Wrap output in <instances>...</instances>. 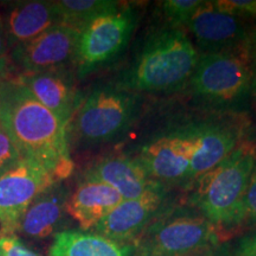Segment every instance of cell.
Here are the masks:
<instances>
[{"mask_svg":"<svg viewBox=\"0 0 256 256\" xmlns=\"http://www.w3.org/2000/svg\"><path fill=\"white\" fill-rule=\"evenodd\" d=\"M0 124L22 156L46 168L57 183L72 174L68 126L16 80L0 86Z\"/></svg>","mask_w":256,"mask_h":256,"instance_id":"1","label":"cell"},{"mask_svg":"<svg viewBox=\"0 0 256 256\" xmlns=\"http://www.w3.org/2000/svg\"><path fill=\"white\" fill-rule=\"evenodd\" d=\"M256 165V142L244 139L228 158L194 182L192 206L218 232H236L238 211Z\"/></svg>","mask_w":256,"mask_h":256,"instance_id":"2","label":"cell"},{"mask_svg":"<svg viewBox=\"0 0 256 256\" xmlns=\"http://www.w3.org/2000/svg\"><path fill=\"white\" fill-rule=\"evenodd\" d=\"M200 54L183 31L171 28L153 34L136 62L124 72V89L146 92L174 90L190 81Z\"/></svg>","mask_w":256,"mask_h":256,"instance_id":"3","label":"cell"},{"mask_svg":"<svg viewBox=\"0 0 256 256\" xmlns=\"http://www.w3.org/2000/svg\"><path fill=\"white\" fill-rule=\"evenodd\" d=\"M222 241L202 215L172 214L156 220L134 242V256H194Z\"/></svg>","mask_w":256,"mask_h":256,"instance_id":"4","label":"cell"},{"mask_svg":"<svg viewBox=\"0 0 256 256\" xmlns=\"http://www.w3.org/2000/svg\"><path fill=\"white\" fill-rule=\"evenodd\" d=\"M252 43L200 56L190 83L194 92L218 104L238 101L252 89Z\"/></svg>","mask_w":256,"mask_h":256,"instance_id":"5","label":"cell"},{"mask_svg":"<svg viewBox=\"0 0 256 256\" xmlns=\"http://www.w3.org/2000/svg\"><path fill=\"white\" fill-rule=\"evenodd\" d=\"M136 98L124 88L92 92L80 106L72 130L81 142H106L119 136L134 119Z\"/></svg>","mask_w":256,"mask_h":256,"instance_id":"6","label":"cell"},{"mask_svg":"<svg viewBox=\"0 0 256 256\" xmlns=\"http://www.w3.org/2000/svg\"><path fill=\"white\" fill-rule=\"evenodd\" d=\"M57 184L56 179L37 162L23 158L0 177V226L2 235L19 232L22 218L32 202Z\"/></svg>","mask_w":256,"mask_h":256,"instance_id":"7","label":"cell"},{"mask_svg":"<svg viewBox=\"0 0 256 256\" xmlns=\"http://www.w3.org/2000/svg\"><path fill=\"white\" fill-rule=\"evenodd\" d=\"M136 26L130 10L102 16L80 31L75 62L82 75L113 60L127 46Z\"/></svg>","mask_w":256,"mask_h":256,"instance_id":"8","label":"cell"},{"mask_svg":"<svg viewBox=\"0 0 256 256\" xmlns=\"http://www.w3.org/2000/svg\"><path fill=\"white\" fill-rule=\"evenodd\" d=\"M80 30L66 24L42 34L28 43L16 46L11 58L23 74H40L60 70L75 62Z\"/></svg>","mask_w":256,"mask_h":256,"instance_id":"9","label":"cell"},{"mask_svg":"<svg viewBox=\"0 0 256 256\" xmlns=\"http://www.w3.org/2000/svg\"><path fill=\"white\" fill-rule=\"evenodd\" d=\"M196 150L197 139L192 130L153 140L142 150L138 160L153 180L174 183L186 179Z\"/></svg>","mask_w":256,"mask_h":256,"instance_id":"10","label":"cell"},{"mask_svg":"<svg viewBox=\"0 0 256 256\" xmlns=\"http://www.w3.org/2000/svg\"><path fill=\"white\" fill-rule=\"evenodd\" d=\"M186 28L204 54L222 52L250 43L243 19L220 11L212 2H203Z\"/></svg>","mask_w":256,"mask_h":256,"instance_id":"11","label":"cell"},{"mask_svg":"<svg viewBox=\"0 0 256 256\" xmlns=\"http://www.w3.org/2000/svg\"><path fill=\"white\" fill-rule=\"evenodd\" d=\"M162 203V188L134 200H124L95 226L96 234L119 244H134L153 222Z\"/></svg>","mask_w":256,"mask_h":256,"instance_id":"12","label":"cell"},{"mask_svg":"<svg viewBox=\"0 0 256 256\" xmlns=\"http://www.w3.org/2000/svg\"><path fill=\"white\" fill-rule=\"evenodd\" d=\"M84 180L104 183L120 194L124 200L142 197L160 188V183L150 177L138 159L124 156H107L86 172Z\"/></svg>","mask_w":256,"mask_h":256,"instance_id":"13","label":"cell"},{"mask_svg":"<svg viewBox=\"0 0 256 256\" xmlns=\"http://www.w3.org/2000/svg\"><path fill=\"white\" fill-rule=\"evenodd\" d=\"M197 150L192 158L186 179L194 183L234 152L241 144L242 132L238 127L230 124H211L194 128Z\"/></svg>","mask_w":256,"mask_h":256,"instance_id":"14","label":"cell"},{"mask_svg":"<svg viewBox=\"0 0 256 256\" xmlns=\"http://www.w3.org/2000/svg\"><path fill=\"white\" fill-rule=\"evenodd\" d=\"M36 100L58 116L69 127L76 107L72 83L60 70L40 74H22L17 78Z\"/></svg>","mask_w":256,"mask_h":256,"instance_id":"15","label":"cell"},{"mask_svg":"<svg viewBox=\"0 0 256 256\" xmlns=\"http://www.w3.org/2000/svg\"><path fill=\"white\" fill-rule=\"evenodd\" d=\"M60 24L55 2H25L18 4L2 20L8 48L28 43Z\"/></svg>","mask_w":256,"mask_h":256,"instance_id":"16","label":"cell"},{"mask_svg":"<svg viewBox=\"0 0 256 256\" xmlns=\"http://www.w3.org/2000/svg\"><path fill=\"white\" fill-rule=\"evenodd\" d=\"M124 198L118 191L100 182L84 180L66 202V214L83 230L95 228Z\"/></svg>","mask_w":256,"mask_h":256,"instance_id":"17","label":"cell"},{"mask_svg":"<svg viewBox=\"0 0 256 256\" xmlns=\"http://www.w3.org/2000/svg\"><path fill=\"white\" fill-rule=\"evenodd\" d=\"M68 198L62 185H52L32 202L22 218L19 232L31 238H49L63 222Z\"/></svg>","mask_w":256,"mask_h":256,"instance_id":"18","label":"cell"},{"mask_svg":"<svg viewBox=\"0 0 256 256\" xmlns=\"http://www.w3.org/2000/svg\"><path fill=\"white\" fill-rule=\"evenodd\" d=\"M50 256H134V252L98 234L66 230L56 234Z\"/></svg>","mask_w":256,"mask_h":256,"instance_id":"19","label":"cell"},{"mask_svg":"<svg viewBox=\"0 0 256 256\" xmlns=\"http://www.w3.org/2000/svg\"><path fill=\"white\" fill-rule=\"evenodd\" d=\"M60 24L81 31L102 16L119 11V2L113 0H60L55 2Z\"/></svg>","mask_w":256,"mask_h":256,"instance_id":"20","label":"cell"},{"mask_svg":"<svg viewBox=\"0 0 256 256\" xmlns=\"http://www.w3.org/2000/svg\"><path fill=\"white\" fill-rule=\"evenodd\" d=\"M202 4V0H166L162 6L166 19L174 25V28H186Z\"/></svg>","mask_w":256,"mask_h":256,"instance_id":"21","label":"cell"},{"mask_svg":"<svg viewBox=\"0 0 256 256\" xmlns=\"http://www.w3.org/2000/svg\"><path fill=\"white\" fill-rule=\"evenodd\" d=\"M256 228V165L240 206L236 232Z\"/></svg>","mask_w":256,"mask_h":256,"instance_id":"22","label":"cell"},{"mask_svg":"<svg viewBox=\"0 0 256 256\" xmlns=\"http://www.w3.org/2000/svg\"><path fill=\"white\" fill-rule=\"evenodd\" d=\"M23 159L20 152L12 142L11 138L0 124V177L14 168Z\"/></svg>","mask_w":256,"mask_h":256,"instance_id":"23","label":"cell"},{"mask_svg":"<svg viewBox=\"0 0 256 256\" xmlns=\"http://www.w3.org/2000/svg\"><path fill=\"white\" fill-rule=\"evenodd\" d=\"M212 2L220 11L243 20L256 17V0H215Z\"/></svg>","mask_w":256,"mask_h":256,"instance_id":"24","label":"cell"},{"mask_svg":"<svg viewBox=\"0 0 256 256\" xmlns=\"http://www.w3.org/2000/svg\"><path fill=\"white\" fill-rule=\"evenodd\" d=\"M0 256H40L14 235L0 236Z\"/></svg>","mask_w":256,"mask_h":256,"instance_id":"25","label":"cell"},{"mask_svg":"<svg viewBox=\"0 0 256 256\" xmlns=\"http://www.w3.org/2000/svg\"><path fill=\"white\" fill-rule=\"evenodd\" d=\"M236 256H256V230L241 238L236 248Z\"/></svg>","mask_w":256,"mask_h":256,"instance_id":"26","label":"cell"},{"mask_svg":"<svg viewBox=\"0 0 256 256\" xmlns=\"http://www.w3.org/2000/svg\"><path fill=\"white\" fill-rule=\"evenodd\" d=\"M8 44L6 40L4 30H2V20H0V63H8Z\"/></svg>","mask_w":256,"mask_h":256,"instance_id":"27","label":"cell"},{"mask_svg":"<svg viewBox=\"0 0 256 256\" xmlns=\"http://www.w3.org/2000/svg\"><path fill=\"white\" fill-rule=\"evenodd\" d=\"M252 90L254 92L256 98V50L252 52Z\"/></svg>","mask_w":256,"mask_h":256,"instance_id":"28","label":"cell"},{"mask_svg":"<svg viewBox=\"0 0 256 256\" xmlns=\"http://www.w3.org/2000/svg\"><path fill=\"white\" fill-rule=\"evenodd\" d=\"M8 63H0V82L5 81L8 78Z\"/></svg>","mask_w":256,"mask_h":256,"instance_id":"29","label":"cell"},{"mask_svg":"<svg viewBox=\"0 0 256 256\" xmlns=\"http://www.w3.org/2000/svg\"><path fill=\"white\" fill-rule=\"evenodd\" d=\"M252 46H254V50H256V30L254 32V34H252Z\"/></svg>","mask_w":256,"mask_h":256,"instance_id":"30","label":"cell"},{"mask_svg":"<svg viewBox=\"0 0 256 256\" xmlns=\"http://www.w3.org/2000/svg\"><path fill=\"white\" fill-rule=\"evenodd\" d=\"M204 256H226L224 254H208V255H204Z\"/></svg>","mask_w":256,"mask_h":256,"instance_id":"31","label":"cell"},{"mask_svg":"<svg viewBox=\"0 0 256 256\" xmlns=\"http://www.w3.org/2000/svg\"><path fill=\"white\" fill-rule=\"evenodd\" d=\"M2 82H0V86H2Z\"/></svg>","mask_w":256,"mask_h":256,"instance_id":"32","label":"cell"}]
</instances>
